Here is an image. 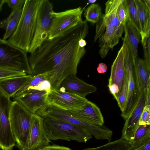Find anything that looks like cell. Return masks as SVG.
Segmentation results:
<instances>
[{
  "mask_svg": "<svg viewBox=\"0 0 150 150\" xmlns=\"http://www.w3.org/2000/svg\"><path fill=\"white\" fill-rule=\"evenodd\" d=\"M88 31L85 20L64 35L47 39L28 58L32 75L51 72V89H59L67 76L76 75L81 59L86 53L79 41L84 39Z\"/></svg>",
  "mask_w": 150,
  "mask_h": 150,
  "instance_id": "6da1fadb",
  "label": "cell"
},
{
  "mask_svg": "<svg viewBox=\"0 0 150 150\" xmlns=\"http://www.w3.org/2000/svg\"><path fill=\"white\" fill-rule=\"evenodd\" d=\"M41 0H26L17 28L7 40L15 47L28 52L35 29Z\"/></svg>",
  "mask_w": 150,
  "mask_h": 150,
  "instance_id": "7a4b0ae2",
  "label": "cell"
},
{
  "mask_svg": "<svg viewBox=\"0 0 150 150\" xmlns=\"http://www.w3.org/2000/svg\"><path fill=\"white\" fill-rule=\"evenodd\" d=\"M125 70L127 81V93L126 104L121 116L125 120L132 113L139 98L141 91L137 79L132 46L126 34L123 38Z\"/></svg>",
  "mask_w": 150,
  "mask_h": 150,
  "instance_id": "3957f363",
  "label": "cell"
},
{
  "mask_svg": "<svg viewBox=\"0 0 150 150\" xmlns=\"http://www.w3.org/2000/svg\"><path fill=\"white\" fill-rule=\"evenodd\" d=\"M43 118L45 131L50 140H74L86 143L92 138L86 130L66 121L48 117Z\"/></svg>",
  "mask_w": 150,
  "mask_h": 150,
  "instance_id": "277c9868",
  "label": "cell"
},
{
  "mask_svg": "<svg viewBox=\"0 0 150 150\" xmlns=\"http://www.w3.org/2000/svg\"><path fill=\"white\" fill-rule=\"evenodd\" d=\"M32 114L19 101H12L10 113V125L17 146L21 150L25 149Z\"/></svg>",
  "mask_w": 150,
  "mask_h": 150,
  "instance_id": "5b68a950",
  "label": "cell"
},
{
  "mask_svg": "<svg viewBox=\"0 0 150 150\" xmlns=\"http://www.w3.org/2000/svg\"><path fill=\"white\" fill-rule=\"evenodd\" d=\"M0 67L32 75L27 52L0 38Z\"/></svg>",
  "mask_w": 150,
  "mask_h": 150,
  "instance_id": "8992f818",
  "label": "cell"
},
{
  "mask_svg": "<svg viewBox=\"0 0 150 150\" xmlns=\"http://www.w3.org/2000/svg\"><path fill=\"white\" fill-rule=\"evenodd\" d=\"M83 8L81 7L65 11L51 12L52 22L48 39L51 40L62 36L83 22Z\"/></svg>",
  "mask_w": 150,
  "mask_h": 150,
  "instance_id": "52a82bcc",
  "label": "cell"
},
{
  "mask_svg": "<svg viewBox=\"0 0 150 150\" xmlns=\"http://www.w3.org/2000/svg\"><path fill=\"white\" fill-rule=\"evenodd\" d=\"M53 11L52 3L48 0H41L38 9L34 37L28 52L31 53L48 39Z\"/></svg>",
  "mask_w": 150,
  "mask_h": 150,
  "instance_id": "ba28073f",
  "label": "cell"
},
{
  "mask_svg": "<svg viewBox=\"0 0 150 150\" xmlns=\"http://www.w3.org/2000/svg\"><path fill=\"white\" fill-rule=\"evenodd\" d=\"M12 102L0 88V148L3 150H11L16 143L10 120Z\"/></svg>",
  "mask_w": 150,
  "mask_h": 150,
  "instance_id": "9c48e42d",
  "label": "cell"
},
{
  "mask_svg": "<svg viewBox=\"0 0 150 150\" xmlns=\"http://www.w3.org/2000/svg\"><path fill=\"white\" fill-rule=\"evenodd\" d=\"M47 104L69 111L81 109L88 100L75 94L60 89H51L47 97Z\"/></svg>",
  "mask_w": 150,
  "mask_h": 150,
  "instance_id": "30bf717a",
  "label": "cell"
},
{
  "mask_svg": "<svg viewBox=\"0 0 150 150\" xmlns=\"http://www.w3.org/2000/svg\"><path fill=\"white\" fill-rule=\"evenodd\" d=\"M51 142L45 131L43 118L36 114H32L25 150H39L49 145Z\"/></svg>",
  "mask_w": 150,
  "mask_h": 150,
  "instance_id": "8fae6325",
  "label": "cell"
},
{
  "mask_svg": "<svg viewBox=\"0 0 150 150\" xmlns=\"http://www.w3.org/2000/svg\"><path fill=\"white\" fill-rule=\"evenodd\" d=\"M146 89V88L141 92L135 107L130 116L125 120L122 131V138L128 142L133 139L139 126L140 117L145 105Z\"/></svg>",
  "mask_w": 150,
  "mask_h": 150,
  "instance_id": "7c38bea8",
  "label": "cell"
},
{
  "mask_svg": "<svg viewBox=\"0 0 150 150\" xmlns=\"http://www.w3.org/2000/svg\"><path fill=\"white\" fill-rule=\"evenodd\" d=\"M59 89L86 98L88 95L95 92L97 88L78 78L76 75H72L62 81Z\"/></svg>",
  "mask_w": 150,
  "mask_h": 150,
  "instance_id": "4fadbf2b",
  "label": "cell"
},
{
  "mask_svg": "<svg viewBox=\"0 0 150 150\" xmlns=\"http://www.w3.org/2000/svg\"><path fill=\"white\" fill-rule=\"evenodd\" d=\"M52 73L51 72L33 75L29 81L13 96V99L24 94L42 91H50V82Z\"/></svg>",
  "mask_w": 150,
  "mask_h": 150,
  "instance_id": "5bb4252c",
  "label": "cell"
},
{
  "mask_svg": "<svg viewBox=\"0 0 150 150\" xmlns=\"http://www.w3.org/2000/svg\"><path fill=\"white\" fill-rule=\"evenodd\" d=\"M50 91H42L26 93L13 98L19 101L28 111L35 114L47 104V97Z\"/></svg>",
  "mask_w": 150,
  "mask_h": 150,
  "instance_id": "9a60e30c",
  "label": "cell"
},
{
  "mask_svg": "<svg viewBox=\"0 0 150 150\" xmlns=\"http://www.w3.org/2000/svg\"><path fill=\"white\" fill-rule=\"evenodd\" d=\"M67 111L87 123L97 125H103L104 119L100 108L95 103L89 100L81 109Z\"/></svg>",
  "mask_w": 150,
  "mask_h": 150,
  "instance_id": "2e32d148",
  "label": "cell"
},
{
  "mask_svg": "<svg viewBox=\"0 0 150 150\" xmlns=\"http://www.w3.org/2000/svg\"><path fill=\"white\" fill-rule=\"evenodd\" d=\"M105 24V31L98 39L100 47L99 53L103 59L106 56L110 49L112 50L118 43L120 38L111 23Z\"/></svg>",
  "mask_w": 150,
  "mask_h": 150,
  "instance_id": "e0dca14e",
  "label": "cell"
},
{
  "mask_svg": "<svg viewBox=\"0 0 150 150\" xmlns=\"http://www.w3.org/2000/svg\"><path fill=\"white\" fill-rule=\"evenodd\" d=\"M32 76L27 74L0 79V88L8 97L12 98Z\"/></svg>",
  "mask_w": 150,
  "mask_h": 150,
  "instance_id": "ac0fdd59",
  "label": "cell"
},
{
  "mask_svg": "<svg viewBox=\"0 0 150 150\" xmlns=\"http://www.w3.org/2000/svg\"><path fill=\"white\" fill-rule=\"evenodd\" d=\"M122 0H109L105 3V13L103 18L105 23H111L115 28L119 37H122L124 27L120 23L117 15L118 7Z\"/></svg>",
  "mask_w": 150,
  "mask_h": 150,
  "instance_id": "d6986e66",
  "label": "cell"
},
{
  "mask_svg": "<svg viewBox=\"0 0 150 150\" xmlns=\"http://www.w3.org/2000/svg\"><path fill=\"white\" fill-rule=\"evenodd\" d=\"M123 48L122 45L117 52L116 57L111 67L110 75L108 86L112 84L117 85L120 92L125 74Z\"/></svg>",
  "mask_w": 150,
  "mask_h": 150,
  "instance_id": "ffe728a7",
  "label": "cell"
},
{
  "mask_svg": "<svg viewBox=\"0 0 150 150\" xmlns=\"http://www.w3.org/2000/svg\"><path fill=\"white\" fill-rule=\"evenodd\" d=\"M137 10L140 26L141 40L150 35V10L142 0H134Z\"/></svg>",
  "mask_w": 150,
  "mask_h": 150,
  "instance_id": "44dd1931",
  "label": "cell"
},
{
  "mask_svg": "<svg viewBox=\"0 0 150 150\" xmlns=\"http://www.w3.org/2000/svg\"><path fill=\"white\" fill-rule=\"evenodd\" d=\"M150 140V125H139L133 138L129 142L131 150L137 149Z\"/></svg>",
  "mask_w": 150,
  "mask_h": 150,
  "instance_id": "7402d4cb",
  "label": "cell"
},
{
  "mask_svg": "<svg viewBox=\"0 0 150 150\" xmlns=\"http://www.w3.org/2000/svg\"><path fill=\"white\" fill-rule=\"evenodd\" d=\"M135 63L137 79L142 92L150 82V71L148 69L144 59L138 57L135 59Z\"/></svg>",
  "mask_w": 150,
  "mask_h": 150,
  "instance_id": "603a6c76",
  "label": "cell"
},
{
  "mask_svg": "<svg viewBox=\"0 0 150 150\" xmlns=\"http://www.w3.org/2000/svg\"><path fill=\"white\" fill-rule=\"evenodd\" d=\"M124 31L132 46L135 59L138 57L137 49L138 44L141 39L140 33L130 21L128 18L125 25Z\"/></svg>",
  "mask_w": 150,
  "mask_h": 150,
  "instance_id": "cb8c5ba5",
  "label": "cell"
},
{
  "mask_svg": "<svg viewBox=\"0 0 150 150\" xmlns=\"http://www.w3.org/2000/svg\"><path fill=\"white\" fill-rule=\"evenodd\" d=\"M83 150H131V149L129 142L121 137L99 147L87 148Z\"/></svg>",
  "mask_w": 150,
  "mask_h": 150,
  "instance_id": "d4e9b609",
  "label": "cell"
},
{
  "mask_svg": "<svg viewBox=\"0 0 150 150\" xmlns=\"http://www.w3.org/2000/svg\"><path fill=\"white\" fill-rule=\"evenodd\" d=\"M103 14L101 7L97 4H91L84 11L85 21L94 24L96 23Z\"/></svg>",
  "mask_w": 150,
  "mask_h": 150,
  "instance_id": "484cf974",
  "label": "cell"
},
{
  "mask_svg": "<svg viewBox=\"0 0 150 150\" xmlns=\"http://www.w3.org/2000/svg\"><path fill=\"white\" fill-rule=\"evenodd\" d=\"M128 9V18L130 21L140 32V26L137 7L134 0H127Z\"/></svg>",
  "mask_w": 150,
  "mask_h": 150,
  "instance_id": "4316f807",
  "label": "cell"
},
{
  "mask_svg": "<svg viewBox=\"0 0 150 150\" xmlns=\"http://www.w3.org/2000/svg\"><path fill=\"white\" fill-rule=\"evenodd\" d=\"M127 76L125 71L122 86L117 102L118 106L122 112H123L124 110L126 104L127 93Z\"/></svg>",
  "mask_w": 150,
  "mask_h": 150,
  "instance_id": "83f0119b",
  "label": "cell"
},
{
  "mask_svg": "<svg viewBox=\"0 0 150 150\" xmlns=\"http://www.w3.org/2000/svg\"><path fill=\"white\" fill-rule=\"evenodd\" d=\"M117 12L120 23L124 27L128 17V9L127 0H122L118 7Z\"/></svg>",
  "mask_w": 150,
  "mask_h": 150,
  "instance_id": "f1b7e54d",
  "label": "cell"
},
{
  "mask_svg": "<svg viewBox=\"0 0 150 150\" xmlns=\"http://www.w3.org/2000/svg\"><path fill=\"white\" fill-rule=\"evenodd\" d=\"M150 35L141 40L144 50V61L150 71Z\"/></svg>",
  "mask_w": 150,
  "mask_h": 150,
  "instance_id": "f546056e",
  "label": "cell"
},
{
  "mask_svg": "<svg viewBox=\"0 0 150 150\" xmlns=\"http://www.w3.org/2000/svg\"><path fill=\"white\" fill-rule=\"evenodd\" d=\"M26 75L27 74L23 72L18 70L0 67V79Z\"/></svg>",
  "mask_w": 150,
  "mask_h": 150,
  "instance_id": "4dcf8cb0",
  "label": "cell"
},
{
  "mask_svg": "<svg viewBox=\"0 0 150 150\" xmlns=\"http://www.w3.org/2000/svg\"><path fill=\"white\" fill-rule=\"evenodd\" d=\"M20 18H15L8 23L3 37V40H6L13 34L17 28Z\"/></svg>",
  "mask_w": 150,
  "mask_h": 150,
  "instance_id": "1f68e13d",
  "label": "cell"
},
{
  "mask_svg": "<svg viewBox=\"0 0 150 150\" xmlns=\"http://www.w3.org/2000/svg\"><path fill=\"white\" fill-rule=\"evenodd\" d=\"M22 9L12 10L10 15L6 18L0 22V27L6 29L8 23L12 20L17 18H21L22 12Z\"/></svg>",
  "mask_w": 150,
  "mask_h": 150,
  "instance_id": "d6a6232c",
  "label": "cell"
},
{
  "mask_svg": "<svg viewBox=\"0 0 150 150\" xmlns=\"http://www.w3.org/2000/svg\"><path fill=\"white\" fill-rule=\"evenodd\" d=\"M139 124L150 125V105L144 106L140 117Z\"/></svg>",
  "mask_w": 150,
  "mask_h": 150,
  "instance_id": "836d02e7",
  "label": "cell"
},
{
  "mask_svg": "<svg viewBox=\"0 0 150 150\" xmlns=\"http://www.w3.org/2000/svg\"><path fill=\"white\" fill-rule=\"evenodd\" d=\"M26 0H5V3L13 9L21 10L23 8Z\"/></svg>",
  "mask_w": 150,
  "mask_h": 150,
  "instance_id": "e575fe53",
  "label": "cell"
},
{
  "mask_svg": "<svg viewBox=\"0 0 150 150\" xmlns=\"http://www.w3.org/2000/svg\"><path fill=\"white\" fill-rule=\"evenodd\" d=\"M110 93L112 95L117 103L120 94L119 89L118 86L115 84H112L108 86Z\"/></svg>",
  "mask_w": 150,
  "mask_h": 150,
  "instance_id": "d590c367",
  "label": "cell"
},
{
  "mask_svg": "<svg viewBox=\"0 0 150 150\" xmlns=\"http://www.w3.org/2000/svg\"><path fill=\"white\" fill-rule=\"evenodd\" d=\"M38 150H72L70 148L56 144L49 145L41 149Z\"/></svg>",
  "mask_w": 150,
  "mask_h": 150,
  "instance_id": "8d00e7d4",
  "label": "cell"
},
{
  "mask_svg": "<svg viewBox=\"0 0 150 150\" xmlns=\"http://www.w3.org/2000/svg\"><path fill=\"white\" fill-rule=\"evenodd\" d=\"M150 82L148 84L146 89L145 96V105H150Z\"/></svg>",
  "mask_w": 150,
  "mask_h": 150,
  "instance_id": "74e56055",
  "label": "cell"
},
{
  "mask_svg": "<svg viewBox=\"0 0 150 150\" xmlns=\"http://www.w3.org/2000/svg\"><path fill=\"white\" fill-rule=\"evenodd\" d=\"M107 65L104 63H100L98 65L97 68V70L99 74H103L107 71Z\"/></svg>",
  "mask_w": 150,
  "mask_h": 150,
  "instance_id": "f35d334b",
  "label": "cell"
},
{
  "mask_svg": "<svg viewBox=\"0 0 150 150\" xmlns=\"http://www.w3.org/2000/svg\"><path fill=\"white\" fill-rule=\"evenodd\" d=\"M133 150H150V140L141 146Z\"/></svg>",
  "mask_w": 150,
  "mask_h": 150,
  "instance_id": "ab89813d",
  "label": "cell"
},
{
  "mask_svg": "<svg viewBox=\"0 0 150 150\" xmlns=\"http://www.w3.org/2000/svg\"><path fill=\"white\" fill-rule=\"evenodd\" d=\"M79 44L81 47H85L87 44V42L84 39L81 38L79 41Z\"/></svg>",
  "mask_w": 150,
  "mask_h": 150,
  "instance_id": "60d3db41",
  "label": "cell"
},
{
  "mask_svg": "<svg viewBox=\"0 0 150 150\" xmlns=\"http://www.w3.org/2000/svg\"><path fill=\"white\" fill-rule=\"evenodd\" d=\"M143 1L148 8L149 10H150V0H142Z\"/></svg>",
  "mask_w": 150,
  "mask_h": 150,
  "instance_id": "b9f144b4",
  "label": "cell"
},
{
  "mask_svg": "<svg viewBox=\"0 0 150 150\" xmlns=\"http://www.w3.org/2000/svg\"><path fill=\"white\" fill-rule=\"evenodd\" d=\"M4 3L5 0H0V11L2 10V6Z\"/></svg>",
  "mask_w": 150,
  "mask_h": 150,
  "instance_id": "7bdbcfd3",
  "label": "cell"
},
{
  "mask_svg": "<svg viewBox=\"0 0 150 150\" xmlns=\"http://www.w3.org/2000/svg\"><path fill=\"white\" fill-rule=\"evenodd\" d=\"M96 1V0H88V3L87 4L86 6H87V5L88 4H94V3H95Z\"/></svg>",
  "mask_w": 150,
  "mask_h": 150,
  "instance_id": "ee69618b",
  "label": "cell"
}]
</instances>
